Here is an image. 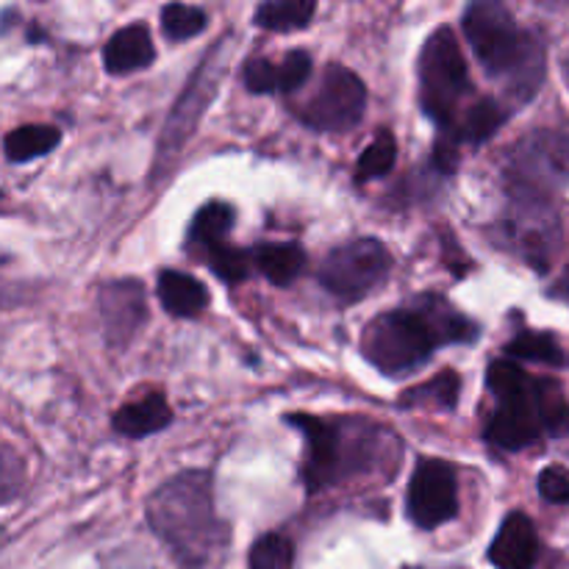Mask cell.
<instances>
[{
    "label": "cell",
    "mask_w": 569,
    "mask_h": 569,
    "mask_svg": "<svg viewBox=\"0 0 569 569\" xmlns=\"http://www.w3.org/2000/svg\"><path fill=\"white\" fill-rule=\"evenodd\" d=\"M478 326L456 311L442 295H420L411 306L383 311L361 333V353L383 376L420 370L442 345L476 342Z\"/></svg>",
    "instance_id": "6da1fadb"
},
{
    "label": "cell",
    "mask_w": 569,
    "mask_h": 569,
    "mask_svg": "<svg viewBox=\"0 0 569 569\" xmlns=\"http://www.w3.org/2000/svg\"><path fill=\"white\" fill-rule=\"evenodd\" d=\"M283 422L303 433V483L309 492L339 487L378 467L398 470L400 439L376 420H320L311 415H287Z\"/></svg>",
    "instance_id": "7a4b0ae2"
},
{
    "label": "cell",
    "mask_w": 569,
    "mask_h": 569,
    "mask_svg": "<svg viewBox=\"0 0 569 569\" xmlns=\"http://www.w3.org/2000/svg\"><path fill=\"white\" fill-rule=\"evenodd\" d=\"M148 522L183 569H203L228 545L209 472H181L156 489L148 500Z\"/></svg>",
    "instance_id": "3957f363"
},
{
    "label": "cell",
    "mask_w": 569,
    "mask_h": 569,
    "mask_svg": "<svg viewBox=\"0 0 569 569\" xmlns=\"http://www.w3.org/2000/svg\"><path fill=\"white\" fill-rule=\"evenodd\" d=\"M461 28L489 78L503 83L517 103H528L539 92L545 81V44L517 26L503 3L478 0L467 6Z\"/></svg>",
    "instance_id": "277c9868"
},
{
    "label": "cell",
    "mask_w": 569,
    "mask_h": 569,
    "mask_svg": "<svg viewBox=\"0 0 569 569\" xmlns=\"http://www.w3.org/2000/svg\"><path fill=\"white\" fill-rule=\"evenodd\" d=\"M417 70H420L422 111L448 131L459 120L461 100L470 92V70L459 39L450 28H439L428 37Z\"/></svg>",
    "instance_id": "5b68a950"
},
{
    "label": "cell",
    "mask_w": 569,
    "mask_h": 569,
    "mask_svg": "<svg viewBox=\"0 0 569 569\" xmlns=\"http://www.w3.org/2000/svg\"><path fill=\"white\" fill-rule=\"evenodd\" d=\"M392 272V256L378 239H356L331 250L320 267V283L342 303H359Z\"/></svg>",
    "instance_id": "8992f818"
},
{
    "label": "cell",
    "mask_w": 569,
    "mask_h": 569,
    "mask_svg": "<svg viewBox=\"0 0 569 569\" xmlns=\"http://www.w3.org/2000/svg\"><path fill=\"white\" fill-rule=\"evenodd\" d=\"M226 59H228V44H217L206 53V59L200 61L198 72L192 76L189 87L183 89V94L178 98V103L172 106V114L167 120L164 131H161L159 142V159H156V176L164 172V167L181 153V148L187 144V139L192 137L194 128H198L200 117L209 109L211 100H214L217 87H220V78L226 72Z\"/></svg>",
    "instance_id": "52a82bcc"
},
{
    "label": "cell",
    "mask_w": 569,
    "mask_h": 569,
    "mask_svg": "<svg viewBox=\"0 0 569 569\" xmlns=\"http://www.w3.org/2000/svg\"><path fill=\"white\" fill-rule=\"evenodd\" d=\"M367 109V89L356 72L342 64H328L317 92L300 106V120L315 131L342 133L361 122Z\"/></svg>",
    "instance_id": "ba28073f"
},
{
    "label": "cell",
    "mask_w": 569,
    "mask_h": 569,
    "mask_svg": "<svg viewBox=\"0 0 569 569\" xmlns=\"http://www.w3.org/2000/svg\"><path fill=\"white\" fill-rule=\"evenodd\" d=\"M517 200H545L542 192L569 181V128L537 131L511 159Z\"/></svg>",
    "instance_id": "9c48e42d"
},
{
    "label": "cell",
    "mask_w": 569,
    "mask_h": 569,
    "mask_svg": "<svg viewBox=\"0 0 569 569\" xmlns=\"http://www.w3.org/2000/svg\"><path fill=\"white\" fill-rule=\"evenodd\" d=\"M409 517L415 526L433 531L459 515V481L448 461L422 459L409 481Z\"/></svg>",
    "instance_id": "30bf717a"
},
{
    "label": "cell",
    "mask_w": 569,
    "mask_h": 569,
    "mask_svg": "<svg viewBox=\"0 0 569 569\" xmlns=\"http://www.w3.org/2000/svg\"><path fill=\"white\" fill-rule=\"evenodd\" d=\"M498 400V411L487 426L489 442L511 453L537 445V439L542 437V422H539L537 400H533V376H528V381L517 392Z\"/></svg>",
    "instance_id": "8fae6325"
},
{
    "label": "cell",
    "mask_w": 569,
    "mask_h": 569,
    "mask_svg": "<svg viewBox=\"0 0 569 569\" xmlns=\"http://www.w3.org/2000/svg\"><path fill=\"white\" fill-rule=\"evenodd\" d=\"M509 242L537 270H548L559 244V220L545 200H520V211L506 222Z\"/></svg>",
    "instance_id": "7c38bea8"
},
{
    "label": "cell",
    "mask_w": 569,
    "mask_h": 569,
    "mask_svg": "<svg viewBox=\"0 0 569 569\" xmlns=\"http://www.w3.org/2000/svg\"><path fill=\"white\" fill-rule=\"evenodd\" d=\"M100 317H103L106 339L114 348H122L133 339V333L148 320V306H144L142 283L133 278L111 281L100 289Z\"/></svg>",
    "instance_id": "4fadbf2b"
},
{
    "label": "cell",
    "mask_w": 569,
    "mask_h": 569,
    "mask_svg": "<svg viewBox=\"0 0 569 569\" xmlns=\"http://www.w3.org/2000/svg\"><path fill=\"white\" fill-rule=\"evenodd\" d=\"M489 561L498 569H533L539 561V537L537 526L522 511H511L500 526Z\"/></svg>",
    "instance_id": "5bb4252c"
},
{
    "label": "cell",
    "mask_w": 569,
    "mask_h": 569,
    "mask_svg": "<svg viewBox=\"0 0 569 569\" xmlns=\"http://www.w3.org/2000/svg\"><path fill=\"white\" fill-rule=\"evenodd\" d=\"M156 48L153 37L142 22L120 28L103 48V67L111 76H128V72L144 70L153 64Z\"/></svg>",
    "instance_id": "9a60e30c"
},
{
    "label": "cell",
    "mask_w": 569,
    "mask_h": 569,
    "mask_svg": "<svg viewBox=\"0 0 569 569\" xmlns=\"http://www.w3.org/2000/svg\"><path fill=\"white\" fill-rule=\"evenodd\" d=\"M172 422V409L167 406L164 395L153 392L144 395L142 400L137 403H126L120 411L114 415L111 426H114L117 433L131 439H142L150 437V433L164 431L167 426Z\"/></svg>",
    "instance_id": "2e32d148"
},
{
    "label": "cell",
    "mask_w": 569,
    "mask_h": 569,
    "mask_svg": "<svg viewBox=\"0 0 569 569\" xmlns=\"http://www.w3.org/2000/svg\"><path fill=\"white\" fill-rule=\"evenodd\" d=\"M509 120V109L503 103H498L495 98H481L448 128V137L453 139L456 144H481L487 139H492L500 128Z\"/></svg>",
    "instance_id": "e0dca14e"
},
{
    "label": "cell",
    "mask_w": 569,
    "mask_h": 569,
    "mask_svg": "<svg viewBox=\"0 0 569 569\" xmlns=\"http://www.w3.org/2000/svg\"><path fill=\"white\" fill-rule=\"evenodd\" d=\"M250 259H253L256 270L267 278L276 287H289L292 281H298L300 272L306 270V253L303 248L289 242H261L250 250Z\"/></svg>",
    "instance_id": "ac0fdd59"
},
{
    "label": "cell",
    "mask_w": 569,
    "mask_h": 569,
    "mask_svg": "<svg viewBox=\"0 0 569 569\" xmlns=\"http://www.w3.org/2000/svg\"><path fill=\"white\" fill-rule=\"evenodd\" d=\"M159 300L172 317H198L209 306V292L194 276L164 270L159 276Z\"/></svg>",
    "instance_id": "d6986e66"
},
{
    "label": "cell",
    "mask_w": 569,
    "mask_h": 569,
    "mask_svg": "<svg viewBox=\"0 0 569 569\" xmlns=\"http://www.w3.org/2000/svg\"><path fill=\"white\" fill-rule=\"evenodd\" d=\"M533 400H537L542 433H548V437H567L569 403L561 383L553 381V378H533Z\"/></svg>",
    "instance_id": "ffe728a7"
},
{
    "label": "cell",
    "mask_w": 569,
    "mask_h": 569,
    "mask_svg": "<svg viewBox=\"0 0 569 569\" xmlns=\"http://www.w3.org/2000/svg\"><path fill=\"white\" fill-rule=\"evenodd\" d=\"M233 220H237V211L231 203H222V200H211L203 209L194 214L192 226H189V242L200 244V248H214V244L226 242V237L231 233Z\"/></svg>",
    "instance_id": "44dd1931"
},
{
    "label": "cell",
    "mask_w": 569,
    "mask_h": 569,
    "mask_svg": "<svg viewBox=\"0 0 569 569\" xmlns=\"http://www.w3.org/2000/svg\"><path fill=\"white\" fill-rule=\"evenodd\" d=\"M461 381L453 370H445L439 376H433L431 381L420 383V387H411L400 395V406L411 409V406H431V409L450 411L456 409V400H459Z\"/></svg>",
    "instance_id": "7402d4cb"
},
{
    "label": "cell",
    "mask_w": 569,
    "mask_h": 569,
    "mask_svg": "<svg viewBox=\"0 0 569 569\" xmlns=\"http://www.w3.org/2000/svg\"><path fill=\"white\" fill-rule=\"evenodd\" d=\"M317 6L311 0H270L256 9V26L267 31H300L311 22Z\"/></svg>",
    "instance_id": "603a6c76"
},
{
    "label": "cell",
    "mask_w": 569,
    "mask_h": 569,
    "mask_svg": "<svg viewBox=\"0 0 569 569\" xmlns=\"http://www.w3.org/2000/svg\"><path fill=\"white\" fill-rule=\"evenodd\" d=\"M506 356L522 361H539V365L548 367H567L569 359L559 342H556L553 333L542 331H522L506 345Z\"/></svg>",
    "instance_id": "cb8c5ba5"
},
{
    "label": "cell",
    "mask_w": 569,
    "mask_h": 569,
    "mask_svg": "<svg viewBox=\"0 0 569 569\" xmlns=\"http://www.w3.org/2000/svg\"><path fill=\"white\" fill-rule=\"evenodd\" d=\"M61 142L59 128L53 126H22L6 137L3 150L11 161H31L50 153Z\"/></svg>",
    "instance_id": "d4e9b609"
},
{
    "label": "cell",
    "mask_w": 569,
    "mask_h": 569,
    "mask_svg": "<svg viewBox=\"0 0 569 569\" xmlns=\"http://www.w3.org/2000/svg\"><path fill=\"white\" fill-rule=\"evenodd\" d=\"M395 159H398V142L389 131H381L370 144L365 148V153L359 156V164H356V178L359 183L370 181V178L387 176L395 167Z\"/></svg>",
    "instance_id": "484cf974"
},
{
    "label": "cell",
    "mask_w": 569,
    "mask_h": 569,
    "mask_svg": "<svg viewBox=\"0 0 569 569\" xmlns=\"http://www.w3.org/2000/svg\"><path fill=\"white\" fill-rule=\"evenodd\" d=\"M206 28V11L198 6H183L170 3L161 11V31L172 42H183V39L198 37Z\"/></svg>",
    "instance_id": "4316f807"
},
{
    "label": "cell",
    "mask_w": 569,
    "mask_h": 569,
    "mask_svg": "<svg viewBox=\"0 0 569 569\" xmlns=\"http://www.w3.org/2000/svg\"><path fill=\"white\" fill-rule=\"evenodd\" d=\"M295 550L283 533H264L250 550V569H292Z\"/></svg>",
    "instance_id": "83f0119b"
},
{
    "label": "cell",
    "mask_w": 569,
    "mask_h": 569,
    "mask_svg": "<svg viewBox=\"0 0 569 569\" xmlns=\"http://www.w3.org/2000/svg\"><path fill=\"white\" fill-rule=\"evenodd\" d=\"M206 259H209L211 272L217 278H222L226 283H239L250 276V253L237 248H228L226 242L214 244V248L206 250Z\"/></svg>",
    "instance_id": "f1b7e54d"
},
{
    "label": "cell",
    "mask_w": 569,
    "mask_h": 569,
    "mask_svg": "<svg viewBox=\"0 0 569 569\" xmlns=\"http://www.w3.org/2000/svg\"><path fill=\"white\" fill-rule=\"evenodd\" d=\"M278 72V92H295L303 87L311 76V56L306 50H292L276 64Z\"/></svg>",
    "instance_id": "f546056e"
},
{
    "label": "cell",
    "mask_w": 569,
    "mask_h": 569,
    "mask_svg": "<svg viewBox=\"0 0 569 569\" xmlns=\"http://www.w3.org/2000/svg\"><path fill=\"white\" fill-rule=\"evenodd\" d=\"M244 87L253 94H270L278 92V72L270 59H250L244 61Z\"/></svg>",
    "instance_id": "4dcf8cb0"
},
{
    "label": "cell",
    "mask_w": 569,
    "mask_h": 569,
    "mask_svg": "<svg viewBox=\"0 0 569 569\" xmlns=\"http://www.w3.org/2000/svg\"><path fill=\"white\" fill-rule=\"evenodd\" d=\"M537 487H539V495H542L548 503L553 506L569 503V472L561 470V467H548V470H542Z\"/></svg>",
    "instance_id": "1f68e13d"
},
{
    "label": "cell",
    "mask_w": 569,
    "mask_h": 569,
    "mask_svg": "<svg viewBox=\"0 0 569 569\" xmlns=\"http://www.w3.org/2000/svg\"><path fill=\"white\" fill-rule=\"evenodd\" d=\"M17 487H20V461L9 450L0 448V500L11 498Z\"/></svg>",
    "instance_id": "d6a6232c"
},
{
    "label": "cell",
    "mask_w": 569,
    "mask_h": 569,
    "mask_svg": "<svg viewBox=\"0 0 569 569\" xmlns=\"http://www.w3.org/2000/svg\"><path fill=\"white\" fill-rule=\"evenodd\" d=\"M553 295H569V267L565 270V276L559 278V283H556Z\"/></svg>",
    "instance_id": "836d02e7"
},
{
    "label": "cell",
    "mask_w": 569,
    "mask_h": 569,
    "mask_svg": "<svg viewBox=\"0 0 569 569\" xmlns=\"http://www.w3.org/2000/svg\"><path fill=\"white\" fill-rule=\"evenodd\" d=\"M567 78H569V59H567Z\"/></svg>",
    "instance_id": "e575fe53"
}]
</instances>
